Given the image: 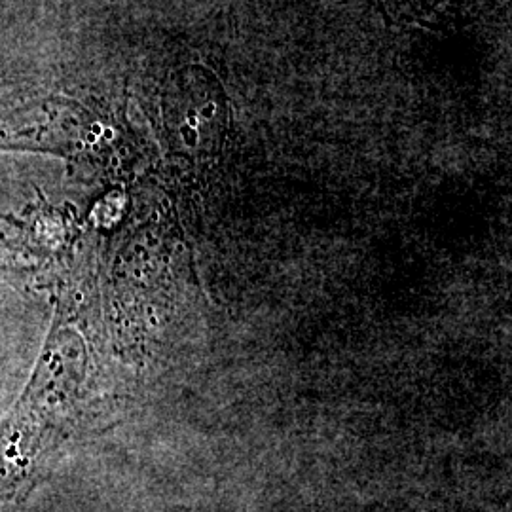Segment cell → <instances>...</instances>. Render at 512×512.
Listing matches in <instances>:
<instances>
[{
  "mask_svg": "<svg viewBox=\"0 0 512 512\" xmlns=\"http://www.w3.org/2000/svg\"><path fill=\"white\" fill-rule=\"evenodd\" d=\"M173 109H177L181 133L190 145H215L228 126L226 93L219 80L200 67L184 71L173 95Z\"/></svg>",
  "mask_w": 512,
  "mask_h": 512,
  "instance_id": "cell-1",
  "label": "cell"
}]
</instances>
